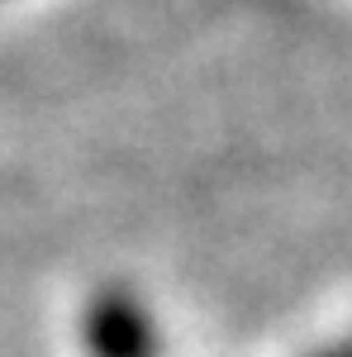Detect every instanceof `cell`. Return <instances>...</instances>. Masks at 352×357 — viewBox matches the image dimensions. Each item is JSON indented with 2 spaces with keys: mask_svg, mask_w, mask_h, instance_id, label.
<instances>
[{
  "mask_svg": "<svg viewBox=\"0 0 352 357\" xmlns=\"http://www.w3.org/2000/svg\"><path fill=\"white\" fill-rule=\"evenodd\" d=\"M314 357H352V338L348 343H333V348H324V353H314Z\"/></svg>",
  "mask_w": 352,
  "mask_h": 357,
  "instance_id": "2",
  "label": "cell"
},
{
  "mask_svg": "<svg viewBox=\"0 0 352 357\" xmlns=\"http://www.w3.org/2000/svg\"><path fill=\"white\" fill-rule=\"evenodd\" d=\"M82 338L91 357H158L153 310L124 286H105L86 305Z\"/></svg>",
  "mask_w": 352,
  "mask_h": 357,
  "instance_id": "1",
  "label": "cell"
}]
</instances>
